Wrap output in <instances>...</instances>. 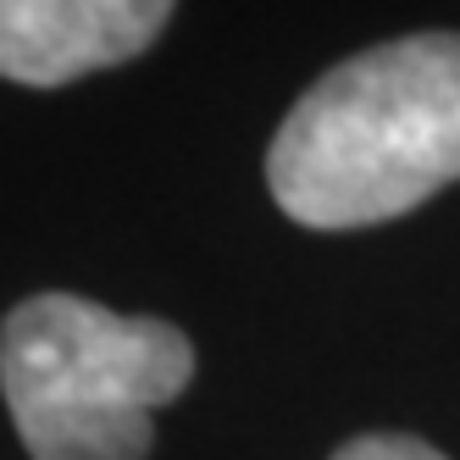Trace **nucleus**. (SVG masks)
<instances>
[{"instance_id": "obj_4", "label": "nucleus", "mask_w": 460, "mask_h": 460, "mask_svg": "<svg viewBox=\"0 0 460 460\" xmlns=\"http://www.w3.org/2000/svg\"><path fill=\"white\" fill-rule=\"evenodd\" d=\"M333 460H449V455H438L433 444H421L411 433H360Z\"/></svg>"}, {"instance_id": "obj_3", "label": "nucleus", "mask_w": 460, "mask_h": 460, "mask_svg": "<svg viewBox=\"0 0 460 460\" xmlns=\"http://www.w3.org/2000/svg\"><path fill=\"white\" fill-rule=\"evenodd\" d=\"M178 0H0V78L61 89L145 56Z\"/></svg>"}, {"instance_id": "obj_1", "label": "nucleus", "mask_w": 460, "mask_h": 460, "mask_svg": "<svg viewBox=\"0 0 460 460\" xmlns=\"http://www.w3.org/2000/svg\"><path fill=\"white\" fill-rule=\"evenodd\" d=\"M460 183V34H405L327 67L267 150V189L316 234L377 227Z\"/></svg>"}, {"instance_id": "obj_2", "label": "nucleus", "mask_w": 460, "mask_h": 460, "mask_svg": "<svg viewBox=\"0 0 460 460\" xmlns=\"http://www.w3.org/2000/svg\"><path fill=\"white\" fill-rule=\"evenodd\" d=\"M189 377L194 344L161 316L34 294L0 322V394L34 460H145L150 416Z\"/></svg>"}]
</instances>
